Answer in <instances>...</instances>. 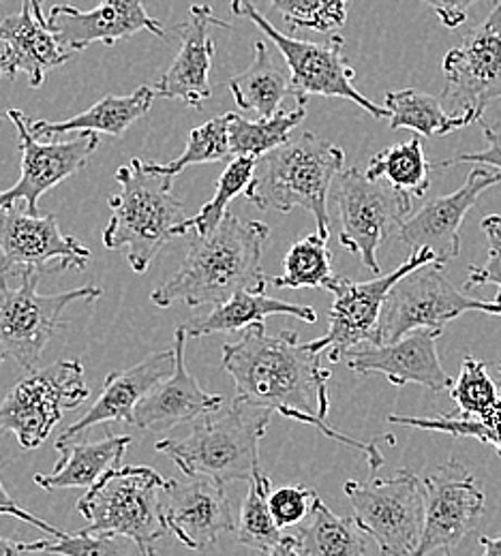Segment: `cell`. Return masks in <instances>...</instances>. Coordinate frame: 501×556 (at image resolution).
I'll use <instances>...</instances> for the list:
<instances>
[{
    "instance_id": "obj_31",
    "label": "cell",
    "mask_w": 501,
    "mask_h": 556,
    "mask_svg": "<svg viewBox=\"0 0 501 556\" xmlns=\"http://www.w3.org/2000/svg\"><path fill=\"white\" fill-rule=\"evenodd\" d=\"M384 108L388 110L390 129H412L418 136L443 138L459 129L469 127L463 116H452L441 97H433L416 88L386 92Z\"/></svg>"
},
{
    "instance_id": "obj_27",
    "label": "cell",
    "mask_w": 501,
    "mask_h": 556,
    "mask_svg": "<svg viewBox=\"0 0 501 556\" xmlns=\"http://www.w3.org/2000/svg\"><path fill=\"white\" fill-rule=\"evenodd\" d=\"M273 315H286L296 317L306 324L317 321V313L311 306L302 304H289L284 300L268 298L266 291H253V289H240L225 302L215 304V308L209 315L193 317L189 324H185V332L189 339H202L211 334H225V332H242L245 328L266 321Z\"/></svg>"
},
{
    "instance_id": "obj_2",
    "label": "cell",
    "mask_w": 501,
    "mask_h": 556,
    "mask_svg": "<svg viewBox=\"0 0 501 556\" xmlns=\"http://www.w3.org/2000/svg\"><path fill=\"white\" fill-rule=\"evenodd\" d=\"M271 240V227L262 220H242L227 212L211 233H196L180 270L150 293L159 308L185 304L200 308L221 304L240 289L266 291L262 255Z\"/></svg>"
},
{
    "instance_id": "obj_34",
    "label": "cell",
    "mask_w": 501,
    "mask_h": 556,
    "mask_svg": "<svg viewBox=\"0 0 501 556\" xmlns=\"http://www.w3.org/2000/svg\"><path fill=\"white\" fill-rule=\"evenodd\" d=\"M271 478L262 471H258L247 488V496L240 507V520H238V542L255 553L275 556L281 540L284 529L275 522L271 511Z\"/></svg>"
},
{
    "instance_id": "obj_17",
    "label": "cell",
    "mask_w": 501,
    "mask_h": 556,
    "mask_svg": "<svg viewBox=\"0 0 501 556\" xmlns=\"http://www.w3.org/2000/svg\"><path fill=\"white\" fill-rule=\"evenodd\" d=\"M0 268H33L41 277L84 270L90 249L61 231L54 214L39 216L28 210H0Z\"/></svg>"
},
{
    "instance_id": "obj_12",
    "label": "cell",
    "mask_w": 501,
    "mask_h": 556,
    "mask_svg": "<svg viewBox=\"0 0 501 556\" xmlns=\"http://www.w3.org/2000/svg\"><path fill=\"white\" fill-rule=\"evenodd\" d=\"M465 313L501 317V291L487 302L467 298L443 275V266L433 262L405 275L390 289L379 319V343H392L418 328L443 332L450 321Z\"/></svg>"
},
{
    "instance_id": "obj_23",
    "label": "cell",
    "mask_w": 501,
    "mask_h": 556,
    "mask_svg": "<svg viewBox=\"0 0 501 556\" xmlns=\"http://www.w3.org/2000/svg\"><path fill=\"white\" fill-rule=\"evenodd\" d=\"M187 332L180 326L174 334L176 364L174 372L156 383L136 407L134 426L146 432H165L187 421H193L209 412L218 409L225 399L206 392L200 381L189 372L185 359Z\"/></svg>"
},
{
    "instance_id": "obj_42",
    "label": "cell",
    "mask_w": 501,
    "mask_h": 556,
    "mask_svg": "<svg viewBox=\"0 0 501 556\" xmlns=\"http://www.w3.org/2000/svg\"><path fill=\"white\" fill-rule=\"evenodd\" d=\"M317 498H320V494L315 488L296 484V486L271 490L268 503H271L275 522L281 529H291V527H298L311 514Z\"/></svg>"
},
{
    "instance_id": "obj_22",
    "label": "cell",
    "mask_w": 501,
    "mask_h": 556,
    "mask_svg": "<svg viewBox=\"0 0 501 556\" xmlns=\"http://www.w3.org/2000/svg\"><path fill=\"white\" fill-rule=\"evenodd\" d=\"M211 26L231 28L227 22L216 17L211 4H193L189 20L176 26L183 41L180 52L176 54L172 67L154 84L156 97L183 101L193 110H200L204 101L213 97L211 70L216 43L209 35Z\"/></svg>"
},
{
    "instance_id": "obj_41",
    "label": "cell",
    "mask_w": 501,
    "mask_h": 556,
    "mask_svg": "<svg viewBox=\"0 0 501 556\" xmlns=\"http://www.w3.org/2000/svg\"><path fill=\"white\" fill-rule=\"evenodd\" d=\"M286 20L289 30H315L330 35L348 20L352 0H271Z\"/></svg>"
},
{
    "instance_id": "obj_50",
    "label": "cell",
    "mask_w": 501,
    "mask_h": 556,
    "mask_svg": "<svg viewBox=\"0 0 501 556\" xmlns=\"http://www.w3.org/2000/svg\"><path fill=\"white\" fill-rule=\"evenodd\" d=\"M496 381H498V390H500L501 396V364H498V366H496Z\"/></svg>"
},
{
    "instance_id": "obj_20",
    "label": "cell",
    "mask_w": 501,
    "mask_h": 556,
    "mask_svg": "<svg viewBox=\"0 0 501 556\" xmlns=\"http://www.w3.org/2000/svg\"><path fill=\"white\" fill-rule=\"evenodd\" d=\"M165 522L167 531L189 551H206L221 535L236 531L231 503L225 494V484L211 478H189L187 482L167 480Z\"/></svg>"
},
{
    "instance_id": "obj_6",
    "label": "cell",
    "mask_w": 501,
    "mask_h": 556,
    "mask_svg": "<svg viewBox=\"0 0 501 556\" xmlns=\"http://www.w3.org/2000/svg\"><path fill=\"white\" fill-rule=\"evenodd\" d=\"M33 268H0V362L33 370L50 341L65 328V311L75 302H95V285L43 295Z\"/></svg>"
},
{
    "instance_id": "obj_43",
    "label": "cell",
    "mask_w": 501,
    "mask_h": 556,
    "mask_svg": "<svg viewBox=\"0 0 501 556\" xmlns=\"http://www.w3.org/2000/svg\"><path fill=\"white\" fill-rule=\"evenodd\" d=\"M487 247H489V257L485 266H472L469 275L465 280V289L483 287V285H498L501 291V216L500 214H489L480 223Z\"/></svg>"
},
{
    "instance_id": "obj_4",
    "label": "cell",
    "mask_w": 501,
    "mask_h": 556,
    "mask_svg": "<svg viewBox=\"0 0 501 556\" xmlns=\"http://www.w3.org/2000/svg\"><path fill=\"white\" fill-rule=\"evenodd\" d=\"M343 163V148L306 131L258 159L245 198L260 210H277L284 214L296 208L306 210L313 214L317 231L328 238V198Z\"/></svg>"
},
{
    "instance_id": "obj_25",
    "label": "cell",
    "mask_w": 501,
    "mask_h": 556,
    "mask_svg": "<svg viewBox=\"0 0 501 556\" xmlns=\"http://www.w3.org/2000/svg\"><path fill=\"white\" fill-rule=\"evenodd\" d=\"M174 364H176V351L172 345L170 349L148 355L131 368L110 372L92 407L84 414V417H79L77 421H73L72 426H67V430L61 437L75 439L84 434L88 428L108 424V421H125L134 426L136 407L156 383H161L165 377L174 372Z\"/></svg>"
},
{
    "instance_id": "obj_47",
    "label": "cell",
    "mask_w": 501,
    "mask_h": 556,
    "mask_svg": "<svg viewBox=\"0 0 501 556\" xmlns=\"http://www.w3.org/2000/svg\"><path fill=\"white\" fill-rule=\"evenodd\" d=\"M28 553V542H13L0 535V555H24Z\"/></svg>"
},
{
    "instance_id": "obj_44",
    "label": "cell",
    "mask_w": 501,
    "mask_h": 556,
    "mask_svg": "<svg viewBox=\"0 0 501 556\" xmlns=\"http://www.w3.org/2000/svg\"><path fill=\"white\" fill-rule=\"evenodd\" d=\"M483 134L487 139V148L480 152H472V154H456L452 159H441L435 163L437 167H450V165H461V163H480V165H489L501 172V123L493 125H485Z\"/></svg>"
},
{
    "instance_id": "obj_26",
    "label": "cell",
    "mask_w": 501,
    "mask_h": 556,
    "mask_svg": "<svg viewBox=\"0 0 501 556\" xmlns=\"http://www.w3.org/2000/svg\"><path fill=\"white\" fill-rule=\"evenodd\" d=\"M134 437L108 434L99 441H82L61 437L54 447L61 454L57 467L50 473H35V484L43 490L90 488L112 467L121 465L123 456L131 447Z\"/></svg>"
},
{
    "instance_id": "obj_24",
    "label": "cell",
    "mask_w": 501,
    "mask_h": 556,
    "mask_svg": "<svg viewBox=\"0 0 501 556\" xmlns=\"http://www.w3.org/2000/svg\"><path fill=\"white\" fill-rule=\"evenodd\" d=\"M0 46L2 77L15 79L17 73H26L30 88H39L50 71L59 70L77 54L35 17L30 0H22L20 13L0 22Z\"/></svg>"
},
{
    "instance_id": "obj_3",
    "label": "cell",
    "mask_w": 501,
    "mask_h": 556,
    "mask_svg": "<svg viewBox=\"0 0 501 556\" xmlns=\"http://www.w3.org/2000/svg\"><path fill=\"white\" fill-rule=\"evenodd\" d=\"M273 412L234 399L198 417L189 434L161 439L154 447L187 478H211L218 484L249 482L260 467V443Z\"/></svg>"
},
{
    "instance_id": "obj_5",
    "label": "cell",
    "mask_w": 501,
    "mask_h": 556,
    "mask_svg": "<svg viewBox=\"0 0 501 556\" xmlns=\"http://www.w3.org/2000/svg\"><path fill=\"white\" fill-rule=\"evenodd\" d=\"M121 193L110 198L112 218L103 231L110 251H127V262L136 275H143L159 251L178 236V225L187 218L185 206L174 195V178L148 172L142 159L118 167Z\"/></svg>"
},
{
    "instance_id": "obj_7",
    "label": "cell",
    "mask_w": 501,
    "mask_h": 556,
    "mask_svg": "<svg viewBox=\"0 0 501 556\" xmlns=\"http://www.w3.org/2000/svg\"><path fill=\"white\" fill-rule=\"evenodd\" d=\"M167 480L150 467L116 465L103 473L77 501V511L88 529L131 540L142 555H152V544L165 531L161 492Z\"/></svg>"
},
{
    "instance_id": "obj_33",
    "label": "cell",
    "mask_w": 501,
    "mask_h": 556,
    "mask_svg": "<svg viewBox=\"0 0 501 556\" xmlns=\"http://www.w3.org/2000/svg\"><path fill=\"white\" fill-rule=\"evenodd\" d=\"M328 238L320 231L293 242L284 257V275L271 278L277 289H326L335 282Z\"/></svg>"
},
{
    "instance_id": "obj_14",
    "label": "cell",
    "mask_w": 501,
    "mask_h": 556,
    "mask_svg": "<svg viewBox=\"0 0 501 556\" xmlns=\"http://www.w3.org/2000/svg\"><path fill=\"white\" fill-rule=\"evenodd\" d=\"M443 105L467 125L478 123L485 110L501 99V0L485 22L474 26L443 59Z\"/></svg>"
},
{
    "instance_id": "obj_30",
    "label": "cell",
    "mask_w": 501,
    "mask_h": 556,
    "mask_svg": "<svg viewBox=\"0 0 501 556\" xmlns=\"http://www.w3.org/2000/svg\"><path fill=\"white\" fill-rule=\"evenodd\" d=\"M300 556H364L371 553V535L354 518H339L322 498L296 527Z\"/></svg>"
},
{
    "instance_id": "obj_40",
    "label": "cell",
    "mask_w": 501,
    "mask_h": 556,
    "mask_svg": "<svg viewBox=\"0 0 501 556\" xmlns=\"http://www.w3.org/2000/svg\"><path fill=\"white\" fill-rule=\"evenodd\" d=\"M28 553H52L67 556L142 555L140 548L121 535L84 529L77 533H65L54 542H28Z\"/></svg>"
},
{
    "instance_id": "obj_48",
    "label": "cell",
    "mask_w": 501,
    "mask_h": 556,
    "mask_svg": "<svg viewBox=\"0 0 501 556\" xmlns=\"http://www.w3.org/2000/svg\"><path fill=\"white\" fill-rule=\"evenodd\" d=\"M480 546L487 556H501V535L500 538H480Z\"/></svg>"
},
{
    "instance_id": "obj_9",
    "label": "cell",
    "mask_w": 501,
    "mask_h": 556,
    "mask_svg": "<svg viewBox=\"0 0 501 556\" xmlns=\"http://www.w3.org/2000/svg\"><path fill=\"white\" fill-rule=\"evenodd\" d=\"M333 198L339 210L341 247L360 257L366 270L379 275L377 251L412 214L414 198L381 178H368L359 167L339 172L333 185Z\"/></svg>"
},
{
    "instance_id": "obj_29",
    "label": "cell",
    "mask_w": 501,
    "mask_h": 556,
    "mask_svg": "<svg viewBox=\"0 0 501 556\" xmlns=\"http://www.w3.org/2000/svg\"><path fill=\"white\" fill-rule=\"evenodd\" d=\"M253 52V63L229 79V92L238 110L268 118L284 110L289 94L293 97L291 73L275 63L264 41H255Z\"/></svg>"
},
{
    "instance_id": "obj_49",
    "label": "cell",
    "mask_w": 501,
    "mask_h": 556,
    "mask_svg": "<svg viewBox=\"0 0 501 556\" xmlns=\"http://www.w3.org/2000/svg\"><path fill=\"white\" fill-rule=\"evenodd\" d=\"M30 4H33V13H35V17H37L41 24H46V26H48V15L43 13V0H30Z\"/></svg>"
},
{
    "instance_id": "obj_37",
    "label": "cell",
    "mask_w": 501,
    "mask_h": 556,
    "mask_svg": "<svg viewBox=\"0 0 501 556\" xmlns=\"http://www.w3.org/2000/svg\"><path fill=\"white\" fill-rule=\"evenodd\" d=\"M229 114L216 116L206 125L191 131L189 143L185 152L170 163H143L148 172L176 178L183 169L189 165H204V163H218L225 159H231V146H229Z\"/></svg>"
},
{
    "instance_id": "obj_32",
    "label": "cell",
    "mask_w": 501,
    "mask_h": 556,
    "mask_svg": "<svg viewBox=\"0 0 501 556\" xmlns=\"http://www.w3.org/2000/svg\"><path fill=\"white\" fill-rule=\"evenodd\" d=\"M433 169L435 165L427 159L423 141L412 138L375 154L364 172L368 178H381L418 200L429 191Z\"/></svg>"
},
{
    "instance_id": "obj_18",
    "label": "cell",
    "mask_w": 501,
    "mask_h": 556,
    "mask_svg": "<svg viewBox=\"0 0 501 556\" xmlns=\"http://www.w3.org/2000/svg\"><path fill=\"white\" fill-rule=\"evenodd\" d=\"M500 182V169H491L489 165L474 167L459 191L433 198L416 214L405 218L399 229L401 242L412 251L429 249L439 266L454 262L461 253V227L467 212L478 204L487 189Z\"/></svg>"
},
{
    "instance_id": "obj_39",
    "label": "cell",
    "mask_w": 501,
    "mask_h": 556,
    "mask_svg": "<svg viewBox=\"0 0 501 556\" xmlns=\"http://www.w3.org/2000/svg\"><path fill=\"white\" fill-rule=\"evenodd\" d=\"M388 421L401 424V426H412L421 430H433V432H446L456 439H476L480 443L493 445L501 456V401L498 407L485 417H465L454 414V416H435V417H412V416H390Z\"/></svg>"
},
{
    "instance_id": "obj_10",
    "label": "cell",
    "mask_w": 501,
    "mask_h": 556,
    "mask_svg": "<svg viewBox=\"0 0 501 556\" xmlns=\"http://www.w3.org/2000/svg\"><path fill=\"white\" fill-rule=\"evenodd\" d=\"M231 11L238 17H247L253 22L281 52L287 70L291 73L293 99L296 103H306L311 94L317 97H341L350 99L368 112L373 118H388V110L375 105L364 94H360L354 86L356 71L343 56L346 39L341 35H333L328 43H311L293 39L286 33L277 30L255 7L253 0H231Z\"/></svg>"
},
{
    "instance_id": "obj_11",
    "label": "cell",
    "mask_w": 501,
    "mask_h": 556,
    "mask_svg": "<svg viewBox=\"0 0 501 556\" xmlns=\"http://www.w3.org/2000/svg\"><path fill=\"white\" fill-rule=\"evenodd\" d=\"M90 396L79 359H61L33 370L0 403V432H9L24 450L41 447L67 412Z\"/></svg>"
},
{
    "instance_id": "obj_13",
    "label": "cell",
    "mask_w": 501,
    "mask_h": 556,
    "mask_svg": "<svg viewBox=\"0 0 501 556\" xmlns=\"http://www.w3.org/2000/svg\"><path fill=\"white\" fill-rule=\"evenodd\" d=\"M433 262L435 255L429 249H418L412 251L410 260L390 275H377V278L366 282L335 278V282L328 287V291L335 295L328 332L306 345L317 353L326 351L333 364L341 362L352 349L360 345H379V319L390 289L405 275Z\"/></svg>"
},
{
    "instance_id": "obj_36",
    "label": "cell",
    "mask_w": 501,
    "mask_h": 556,
    "mask_svg": "<svg viewBox=\"0 0 501 556\" xmlns=\"http://www.w3.org/2000/svg\"><path fill=\"white\" fill-rule=\"evenodd\" d=\"M258 159L255 156H231L225 172L221 174L218 182H216L215 195L209 204H204L198 214L187 216L180 225H178V236H187L189 231L196 233H211L218 227V223L225 218L227 206L247 191L253 172H255Z\"/></svg>"
},
{
    "instance_id": "obj_38",
    "label": "cell",
    "mask_w": 501,
    "mask_h": 556,
    "mask_svg": "<svg viewBox=\"0 0 501 556\" xmlns=\"http://www.w3.org/2000/svg\"><path fill=\"white\" fill-rule=\"evenodd\" d=\"M450 396L459 407V416L465 417L489 416L501 401L498 381L489 375L487 364L474 355L463 357Z\"/></svg>"
},
{
    "instance_id": "obj_46",
    "label": "cell",
    "mask_w": 501,
    "mask_h": 556,
    "mask_svg": "<svg viewBox=\"0 0 501 556\" xmlns=\"http://www.w3.org/2000/svg\"><path fill=\"white\" fill-rule=\"evenodd\" d=\"M437 13L446 28H459L467 22L469 7L478 0H423Z\"/></svg>"
},
{
    "instance_id": "obj_45",
    "label": "cell",
    "mask_w": 501,
    "mask_h": 556,
    "mask_svg": "<svg viewBox=\"0 0 501 556\" xmlns=\"http://www.w3.org/2000/svg\"><path fill=\"white\" fill-rule=\"evenodd\" d=\"M0 467H2V458H0ZM0 516L17 518V520H22V522H26V525H33V527H37V529L50 533L52 538H63V535L67 533V531L54 527L52 522H46L43 518H39V516H35V514L26 511V509L7 492V488L2 486V482H0Z\"/></svg>"
},
{
    "instance_id": "obj_1",
    "label": "cell",
    "mask_w": 501,
    "mask_h": 556,
    "mask_svg": "<svg viewBox=\"0 0 501 556\" xmlns=\"http://www.w3.org/2000/svg\"><path fill=\"white\" fill-rule=\"evenodd\" d=\"M221 368L231 377L236 396L245 403L315 426L326 437L362 452L371 471L384 465L373 441L350 439L328 424L333 372L322 366V353L298 341V332L271 334L264 321L253 324L242 330L238 341L223 345Z\"/></svg>"
},
{
    "instance_id": "obj_35",
    "label": "cell",
    "mask_w": 501,
    "mask_h": 556,
    "mask_svg": "<svg viewBox=\"0 0 501 556\" xmlns=\"http://www.w3.org/2000/svg\"><path fill=\"white\" fill-rule=\"evenodd\" d=\"M306 118V103H296L293 110H281L275 116L247 121L245 116L231 112L229 118V146L231 156H255L271 152L273 148L286 143L291 131Z\"/></svg>"
},
{
    "instance_id": "obj_15",
    "label": "cell",
    "mask_w": 501,
    "mask_h": 556,
    "mask_svg": "<svg viewBox=\"0 0 501 556\" xmlns=\"http://www.w3.org/2000/svg\"><path fill=\"white\" fill-rule=\"evenodd\" d=\"M7 118L13 123L20 138L22 174L11 189L0 191V210L24 202L28 212L39 214V200L43 193L79 174L88 165L90 156L99 148V136L79 134L67 141L41 143L33 134L24 112L7 110Z\"/></svg>"
},
{
    "instance_id": "obj_51",
    "label": "cell",
    "mask_w": 501,
    "mask_h": 556,
    "mask_svg": "<svg viewBox=\"0 0 501 556\" xmlns=\"http://www.w3.org/2000/svg\"><path fill=\"white\" fill-rule=\"evenodd\" d=\"M0 77H2V71H0Z\"/></svg>"
},
{
    "instance_id": "obj_21",
    "label": "cell",
    "mask_w": 501,
    "mask_h": 556,
    "mask_svg": "<svg viewBox=\"0 0 501 556\" xmlns=\"http://www.w3.org/2000/svg\"><path fill=\"white\" fill-rule=\"evenodd\" d=\"M48 26L65 48L75 52L86 50L90 43L112 48L140 30H148L159 39L165 37L161 22L146 13L142 0H99L92 11H79L73 4H54L48 15Z\"/></svg>"
},
{
    "instance_id": "obj_19",
    "label": "cell",
    "mask_w": 501,
    "mask_h": 556,
    "mask_svg": "<svg viewBox=\"0 0 501 556\" xmlns=\"http://www.w3.org/2000/svg\"><path fill=\"white\" fill-rule=\"evenodd\" d=\"M441 337L443 332L418 328L392 343L352 349L346 362L360 377L384 375L397 388L414 383L433 392H446L452 388L454 379L446 372L437 353V341Z\"/></svg>"
},
{
    "instance_id": "obj_16",
    "label": "cell",
    "mask_w": 501,
    "mask_h": 556,
    "mask_svg": "<svg viewBox=\"0 0 501 556\" xmlns=\"http://www.w3.org/2000/svg\"><path fill=\"white\" fill-rule=\"evenodd\" d=\"M427 518L416 556L450 555L480 522L487 496L467 467L454 458L425 478Z\"/></svg>"
},
{
    "instance_id": "obj_28",
    "label": "cell",
    "mask_w": 501,
    "mask_h": 556,
    "mask_svg": "<svg viewBox=\"0 0 501 556\" xmlns=\"http://www.w3.org/2000/svg\"><path fill=\"white\" fill-rule=\"evenodd\" d=\"M156 92L150 86H140L136 92L118 97L105 94L90 110L73 116L70 121H37L30 129L37 138H57L63 134H97L110 138H123L131 125H136L150 110Z\"/></svg>"
},
{
    "instance_id": "obj_8",
    "label": "cell",
    "mask_w": 501,
    "mask_h": 556,
    "mask_svg": "<svg viewBox=\"0 0 501 556\" xmlns=\"http://www.w3.org/2000/svg\"><path fill=\"white\" fill-rule=\"evenodd\" d=\"M360 527L384 556L416 555L427 518V486L414 471L401 469L392 478L343 486Z\"/></svg>"
}]
</instances>
